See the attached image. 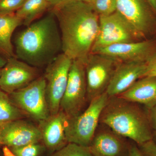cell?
<instances>
[{"instance_id": "cell-22", "label": "cell", "mask_w": 156, "mask_h": 156, "mask_svg": "<svg viewBox=\"0 0 156 156\" xmlns=\"http://www.w3.org/2000/svg\"><path fill=\"white\" fill-rule=\"evenodd\" d=\"M51 156H93L89 147L68 143L61 149L52 153Z\"/></svg>"}, {"instance_id": "cell-36", "label": "cell", "mask_w": 156, "mask_h": 156, "mask_svg": "<svg viewBox=\"0 0 156 156\" xmlns=\"http://www.w3.org/2000/svg\"><path fill=\"white\" fill-rule=\"evenodd\" d=\"M0 156H2V154H1V152H0Z\"/></svg>"}, {"instance_id": "cell-26", "label": "cell", "mask_w": 156, "mask_h": 156, "mask_svg": "<svg viewBox=\"0 0 156 156\" xmlns=\"http://www.w3.org/2000/svg\"><path fill=\"white\" fill-rule=\"evenodd\" d=\"M138 146L143 156H156V144L153 140Z\"/></svg>"}, {"instance_id": "cell-8", "label": "cell", "mask_w": 156, "mask_h": 156, "mask_svg": "<svg viewBox=\"0 0 156 156\" xmlns=\"http://www.w3.org/2000/svg\"><path fill=\"white\" fill-rule=\"evenodd\" d=\"M72 61L62 53L46 67L43 76L46 81V98L50 115L56 114L60 110Z\"/></svg>"}, {"instance_id": "cell-17", "label": "cell", "mask_w": 156, "mask_h": 156, "mask_svg": "<svg viewBox=\"0 0 156 156\" xmlns=\"http://www.w3.org/2000/svg\"><path fill=\"white\" fill-rule=\"evenodd\" d=\"M118 97L147 108L156 105V77L145 76L139 79L129 89Z\"/></svg>"}, {"instance_id": "cell-13", "label": "cell", "mask_w": 156, "mask_h": 156, "mask_svg": "<svg viewBox=\"0 0 156 156\" xmlns=\"http://www.w3.org/2000/svg\"><path fill=\"white\" fill-rule=\"evenodd\" d=\"M42 141L38 127L23 119L0 125V142L10 148L22 146Z\"/></svg>"}, {"instance_id": "cell-19", "label": "cell", "mask_w": 156, "mask_h": 156, "mask_svg": "<svg viewBox=\"0 0 156 156\" xmlns=\"http://www.w3.org/2000/svg\"><path fill=\"white\" fill-rule=\"evenodd\" d=\"M48 9H50L48 0H26L15 14L21 20L22 24L27 27Z\"/></svg>"}, {"instance_id": "cell-18", "label": "cell", "mask_w": 156, "mask_h": 156, "mask_svg": "<svg viewBox=\"0 0 156 156\" xmlns=\"http://www.w3.org/2000/svg\"><path fill=\"white\" fill-rule=\"evenodd\" d=\"M15 13L0 14V54L7 59L17 57L11 43V37L17 27L22 25Z\"/></svg>"}, {"instance_id": "cell-28", "label": "cell", "mask_w": 156, "mask_h": 156, "mask_svg": "<svg viewBox=\"0 0 156 156\" xmlns=\"http://www.w3.org/2000/svg\"><path fill=\"white\" fill-rule=\"evenodd\" d=\"M128 156H143L139 147L134 144L130 143Z\"/></svg>"}, {"instance_id": "cell-7", "label": "cell", "mask_w": 156, "mask_h": 156, "mask_svg": "<svg viewBox=\"0 0 156 156\" xmlns=\"http://www.w3.org/2000/svg\"><path fill=\"white\" fill-rule=\"evenodd\" d=\"M119 62L109 56L90 53L85 63L88 101L106 92Z\"/></svg>"}, {"instance_id": "cell-25", "label": "cell", "mask_w": 156, "mask_h": 156, "mask_svg": "<svg viewBox=\"0 0 156 156\" xmlns=\"http://www.w3.org/2000/svg\"><path fill=\"white\" fill-rule=\"evenodd\" d=\"M156 77V52L146 61V69L144 77Z\"/></svg>"}, {"instance_id": "cell-15", "label": "cell", "mask_w": 156, "mask_h": 156, "mask_svg": "<svg viewBox=\"0 0 156 156\" xmlns=\"http://www.w3.org/2000/svg\"><path fill=\"white\" fill-rule=\"evenodd\" d=\"M146 62H119L106 90L109 98L121 95L144 77Z\"/></svg>"}, {"instance_id": "cell-29", "label": "cell", "mask_w": 156, "mask_h": 156, "mask_svg": "<svg viewBox=\"0 0 156 156\" xmlns=\"http://www.w3.org/2000/svg\"><path fill=\"white\" fill-rule=\"evenodd\" d=\"M3 156H15L8 147L4 146L2 148Z\"/></svg>"}, {"instance_id": "cell-4", "label": "cell", "mask_w": 156, "mask_h": 156, "mask_svg": "<svg viewBox=\"0 0 156 156\" xmlns=\"http://www.w3.org/2000/svg\"><path fill=\"white\" fill-rule=\"evenodd\" d=\"M109 98L106 93L89 102L86 109L73 118L67 119L65 135L68 142L88 147L99 124L100 117Z\"/></svg>"}, {"instance_id": "cell-32", "label": "cell", "mask_w": 156, "mask_h": 156, "mask_svg": "<svg viewBox=\"0 0 156 156\" xmlns=\"http://www.w3.org/2000/svg\"><path fill=\"white\" fill-rule=\"evenodd\" d=\"M152 110V118L153 119L155 127L156 129V105L153 108L151 109Z\"/></svg>"}, {"instance_id": "cell-10", "label": "cell", "mask_w": 156, "mask_h": 156, "mask_svg": "<svg viewBox=\"0 0 156 156\" xmlns=\"http://www.w3.org/2000/svg\"><path fill=\"white\" fill-rule=\"evenodd\" d=\"M117 10L140 39L153 30L154 13L147 0H116Z\"/></svg>"}, {"instance_id": "cell-21", "label": "cell", "mask_w": 156, "mask_h": 156, "mask_svg": "<svg viewBox=\"0 0 156 156\" xmlns=\"http://www.w3.org/2000/svg\"><path fill=\"white\" fill-rule=\"evenodd\" d=\"M99 16H106L116 11V0H92L88 3Z\"/></svg>"}, {"instance_id": "cell-9", "label": "cell", "mask_w": 156, "mask_h": 156, "mask_svg": "<svg viewBox=\"0 0 156 156\" xmlns=\"http://www.w3.org/2000/svg\"><path fill=\"white\" fill-rule=\"evenodd\" d=\"M99 17V31L91 53L115 44L140 40L126 20L117 11Z\"/></svg>"}, {"instance_id": "cell-30", "label": "cell", "mask_w": 156, "mask_h": 156, "mask_svg": "<svg viewBox=\"0 0 156 156\" xmlns=\"http://www.w3.org/2000/svg\"><path fill=\"white\" fill-rule=\"evenodd\" d=\"M152 9L154 14H156V0H147Z\"/></svg>"}, {"instance_id": "cell-34", "label": "cell", "mask_w": 156, "mask_h": 156, "mask_svg": "<svg viewBox=\"0 0 156 156\" xmlns=\"http://www.w3.org/2000/svg\"><path fill=\"white\" fill-rule=\"evenodd\" d=\"M1 69H0V77H1Z\"/></svg>"}, {"instance_id": "cell-14", "label": "cell", "mask_w": 156, "mask_h": 156, "mask_svg": "<svg viewBox=\"0 0 156 156\" xmlns=\"http://www.w3.org/2000/svg\"><path fill=\"white\" fill-rule=\"evenodd\" d=\"M156 52V42L152 40L115 44L93 53L110 56L118 61L146 62Z\"/></svg>"}, {"instance_id": "cell-20", "label": "cell", "mask_w": 156, "mask_h": 156, "mask_svg": "<svg viewBox=\"0 0 156 156\" xmlns=\"http://www.w3.org/2000/svg\"><path fill=\"white\" fill-rule=\"evenodd\" d=\"M28 117L12 101L9 94L0 89V125Z\"/></svg>"}, {"instance_id": "cell-27", "label": "cell", "mask_w": 156, "mask_h": 156, "mask_svg": "<svg viewBox=\"0 0 156 156\" xmlns=\"http://www.w3.org/2000/svg\"><path fill=\"white\" fill-rule=\"evenodd\" d=\"M75 0H48L50 6V9H51L70 2Z\"/></svg>"}, {"instance_id": "cell-16", "label": "cell", "mask_w": 156, "mask_h": 156, "mask_svg": "<svg viewBox=\"0 0 156 156\" xmlns=\"http://www.w3.org/2000/svg\"><path fill=\"white\" fill-rule=\"evenodd\" d=\"M67 117L62 110L38 122L42 141L50 153L61 149L68 143L65 135Z\"/></svg>"}, {"instance_id": "cell-35", "label": "cell", "mask_w": 156, "mask_h": 156, "mask_svg": "<svg viewBox=\"0 0 156 156\" xmlns=\"http://www.w3.org/2000/svg\"><path fill=\"white\" fill-rule=\"evenodd\" d=\"M1 146H2V144H1V142H0V147H1Z\"/></svg>"}, {"instance_id": "cell-24", "label": "cell", "mask_w": 156, "mask_h": 156, "mask_svg": "<svg viewBox=\"0 0 156 156\" xmlns=\"http://www.w3.org/2000/svg\"><path fill=\"white\" fill-rule=\"evenodd\" d=\"M26 0H0V14H13L19 10Z\"/></svg>"}, {"instance_id": "cell-5", "label": "cell", "mask_w": 156, "mask_h": 156, "mask_svg": "<svg viewBox=\"0 0 156 156\" xmlns=\"http://www.w3.org/2000/svg\"><path fill=\"white\" fill-rule=\"evenodd\" d=\"M46 87L44 77L40 76L26 87L9 95L14 104L28 117L39 122L50 115Z\"/></svg>"}, {"instance_id": "cell-3", "label": "cell", "mask_w": 156, "mask_h": 156, "mask_svg": "<svg viewBox=\"0 0 156 156\" xmlns=\"http://www.w3.org/2000/svg\"><path fill=\"white\" fill-rule=\"evenodd\" d=\"M99 123L138 145L153 139L149 121L139 104L118 96L109 98Z\"/></svg>"}, {"instance_id": "cell-11", "label": "cell", "mask_w": 156, "mask_h": 156, "mask_svg": "<svg viewBox=\"0 0 156 156\" xmlns=\"http://www.w3.org/2000/svg\"><path fill=\"white\" fill-rule=\"evenodd\" d=\"M39 76L37 68L17 57H11L1 69L0 89L10 94L26 87Z\"/></svg>"}, {"instance_id": "cell-12", "label": "cell", "mask_w": 156, "mask_h": 156, "mask_svg": "<svg viewBox=\"0 0 156 156\" xmlns=\"http://www.w3.org/2000/svg\"><path fill=\"white\" fill-rule=\"evenodd\" d=\"M129 146L126 137L99 123L88 147L93 156H128Z\"/></svg>"}, {"instance_id": "cell-23", "label": "cell", "mask_w": 156, "mask_h": 156, "mask_svg": "<svg viewBox=\"0 0 156 156\" xmlns=\"http://www.w3.org/2000/svg\"><path fill=\"white\" fill-rule=\"evenodd\" d=\"M39 143L32 144L22 146L9 148L15 156H38L43 150Z\"/></svg>"}, {"instance_id": "cell-1", "label": "cell", "mask_w": 156, "mask_h": 156, "mask_svg": "<svg viewBox=\"0 0 156 156\" xmlns=\"http://www.w3.org/2000/svg\"><path fill=\"white\" fill-rule=\"evenodd\" d=\"M61 35L62 51L86 63L99 28V16L88 3L75 0L51 9Z\"/></svg>"}, {"instance_id": "cell-2", "label": "cell", "mask_w": 156, "mask_h": 156, "mask_svg": "<svg viewBox=\"0 0 156 156\" xmlns=\"http://www.w3.org/2000/svg\"><path fill=\"white\" fill-rule=\"evenodd\" d=\"M14 43L20 60L37 68L51 63L62 51L60 30L53 12L19 33Z\"/></svg>"}, {"instance_id": "cell-6", "label": "cell", "mask_w": 156, "mask_h": 156, "mask_svg": "<svg viewBox=\"0 0 156 156\" xmlns=\"http://www.w3.org/2000/svg\"><path fill=\"white\" fill-rule=\"evenodd\" d=\"M87 101L85 63L78 59L73 60L60 109L64 112L68 119L73 118L84 111Z\"/></svg>"}, {"instance_id": "cell-31", "label": "cell", "mask_w": 156, "mask_h": 156, "mask_svg": "<svg viewBox=\"0 0 156 156\" xmlns=\"http://www.w3.org/2000/svg\"><path fill=\"white\" fill-rule=\"evenodd\" d=\"M7 60L8 59L7 58L0 54V69L2 68L5 65Z\"/></svg>"}, {"instance_id": "cell-33", "label": "cell", "mask_w": 156, "mask_h": 156, "mask_svg": "<svg viewBox=\"0 0 156 156\" xmlns=\"http://www.w3.org/2000/svg\"><path fill=\"white\" fill-rule=\"evenodd\" d=\"M77 1H80V2H83L89 3H90L92 0H77Z\"/></svg>"}]
</instances>
